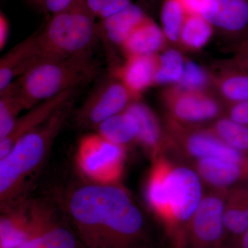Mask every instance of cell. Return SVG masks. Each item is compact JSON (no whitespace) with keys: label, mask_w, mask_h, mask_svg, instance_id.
Segmentation results:
<instances>
[{"label":"cell","mask_w":248,"mask_h":248,"mask_svg":"<svg viewBox=\"0 0 248 248\" xmlns=\"http://www.w3.org/2000/svg\"><path fill=\"white\" fill-rule=\"evenodd\" d=\"M228 189L211 188L189 221L186 248H220L226 237L225 203Z\"/></svg>","instance_id":"ba28073f"},{"label":"cell","mask_w":248,"mask_h":248,"mask_svg":"<svg viewBox=\"0 0 248 248\" xmlns=\"http://www.w3.org/2000/svg\"><path fill=\"white\" fill-rule=\"evenodd\" d=\"M125 147L99 134L84 137L79 143L78 161L85 174L99 184H115L123 172Z\"/></svg>","instance_id":"9c48e42d"},{"label":"cell","mask_w":248,"mask_h":248,"mask_svg":"<svg viewBox=\"0 0 248 248\" xmlns=\"http://www.w3.org/2000/svg\"><path fill=\"white\" fill-rule=\"evenodd\" d=\"M17 209L3 214L0 221V247L17 248L50 223L40 209Z\"/></svg>","instance_id":"7c38bea8"},{"label":"cell","mask_w":248,"mask_h":248,"mask_svg":"<svg viewBox=\"0 0 248 248\" xmlns=\"http://www.w3.org/2000/svg\"><path fill=\"white\" fill-rule=\"evenodd\" d=\"M45 9L53 15L60 14L71 7L77 0H42Z\"/></svg>","instance_id":"1f68e13d"},{"label":"cell","mask_w":248,"mask_h":248,"mask_svg":"<svg viewBox=\"0 0 248 248\" xmlns=\"http://www.w3.org/2000/svg\"><path fill=\"white\" fill-rule=\"evenodd\" d=\"M186 15H201L205 0H178Z\"/></svg>","instance_id":"d6a6232c"},{"label":"cell","mask_w":248,"mask_h":248,"mask_svg":"<svg viewBox=\"0 0 248 248\" xmlns=\"http://www.w3.org/2000/svg\"><path fill=\"white\" fill-rule=\"evenodd\" d=\"M77 91L72 90L60 93L55 97L37 104L29 109L25 115L19 117L11 134L0 139V159L9 154L18 140L40 126L62 106L74 99Z\"/></svg>","instance_id":"5bb4252c"},{"label":"cell","mask_w":248,"mask_h":248,"mask_svg":"<svg viewBox=\"0 0 248 248\" xmlns=\"http://www.w3.org/2000/svg\"><path fill=\"white\" fill-rule=\"evenodd\" d=\"M139 98L110 75L89 94L76 115V122L85 128L97 127L112 116L123 112Z\"/></svg>","instance_id":"30bf717a"},{"label":"cell","mask_w":248,"mask_h":248,"mask_svg":"<svg viewBox=\"0 0 248 248\" xmlns=\"http://www.w3.org/2000/svg\"><path fill=\"white\" fill-rule=\"evenodd\" d=\"M205 126L230 146L248 153V125L223 116Z\"/></svg>","instance_id":"4316f807"},{"label":"cell","mask_w":248,"mask_h":248,"mask_svg":"<svg viewBox=\"0 0 248 248\" xmlns=\"http://www.w3.org/2000/svg\"><path fill=\"white\" fill-rule=\"evenodd\" d=\"M36 33L15 46L0 60V91L33 67Z\"/></svg>","instance_id":"ac0fdd59"},{"label":"cell","mask_w":248,"mask_h":248,"mask_svg":"<svg viewBox=\"0 0 248 248\" xmlns=\"http://www.w3.org/2000/svg\"><path fill=\"white\" fill-rule=\"evenodd\" d=\"M17 248H80V244L69 228L50 223Z\"/></svg>","instance_id":"603a6c76"},{"label":"cell","mask_w":248,"mask_h":248,"mask_svg":"<svg viewBox=\"0 0 248 248\" xmlns=\"http://www.w3.org/2000/svg\"><path fill=\"white\" fill-rule=\"evenodd\" d=\"M130 0H105L104 7L98 17L101 19L110 17L131 4Z\"/></svg>","instance_id":"4dcf8cb0"},{"label":"cell","mask_w":248,"mask_h":248,"mask_svg":"<svg viewBox=\"0 0 248 248\" xmlns=\"http://www.w3.org/2000/svg\"><path fill=\"white\" fill-rule=\"evenodd\" d=\"M135 116L139 124L138 141L153 161L165 154L171 147L162 122L151 108L140 100L134 102L125 110Z\"/></svg>","instance_id":"9a60e30c"},{"label":"cell","mask_w":248,"mask_h":248,"mask_svg":"<svg viewBox=\"0 0 248 248\" xmlns=\"http://www.w3.org/2000/svg\"><path fill=\"white\" fill-rule=\"evenodd\" d=\"M96 128L103 138L124 147L138 141L140 130L136 117L126 110L104 121Z\"/></svg>","instance_id":"44dd1931"},{"label":"cell","mask_w":248,"mask_h":248,"mask_svg":"<svg viewBox=\"0 0 248 248\" xmlns=\"http://www.w3.org/2000/svg\"><path fill=\"white\" fill-rule=\"evenodd\" d=\"M176 85L189 91L213 93L210 72L190 60H186L182 79Z\"/></svg>","instance_id":"f1b7e54d"},{"label":"cell","mask_w":248,"mask_h":248,"mask_svg":"<svg viewBox=\"0 0 248 248\" xmlns=\"http://www.w3.org/2000/svg\"><path fill=\"white\" fill-rule=\"evenodd\" d=\"M74 99L30 133L18 140L0 159V200L8 206L22 189L26 179L42 165L72 112Z\"/></svg>","instance_id":"3957f363"},{"label":"cell","mask_w":248,"mask_h":248,"mask_svg":"<svg viewBox=\"0 0 248 248\" xmlns=\"http://www.w3.org/2000/svg\"><path fill=\"white\" fill-rule=\"evenodd\" d=\"M162 123L173 151L191 161L213 158L248 164V153L230 146L205 125L181 123L166 115Z\"/></svg>","instance_id":"8992f818"},{"label":"cell","mask_w":248,"mask_h":248,"mask_svg":"<svg viewBox=\"0 0 248 248\" xmlns=\"http://www.w3.org/2000/svg\"><path fill=\"white\" fill-rule=\"evenodd\" d=\"M160 99L165 115L181 123L206 125L226 116V104L213 93L189 91L172 85L161 91Z\"/></svg>","instance_id":"52a82bcc"},{"label":"cell","mask_w":248,"mask_h":248,"mask_svg":"<svg viewBox=\"0 0 248 248\" xmlns=\"http://www.w3.org/2000/svg\"><path fill=\"white\" fill-rule=\"evenodd\" d=\"M168 43L161 28L148 17L129 35L121 48L125 57L155 55L166 49Z\"/></svg>","instance_id":"d6986e66"},{"label":"cell","mask_w":248,"mask_h":248,"mask_svg":"<svg viewBox=\"0 0 248 248\" xmlns=\"http://www.w3.org/2000/svg\"><path fill=\"white\" fill-rule=\"evenodd\" d=\"M166 154L153 161L146 200L173 248H186L187 226L205 193L204 183L192 166L170 159Z\"/></svg>","instance_id":"7a4b0ae2"},{"label":"cell","mask_w":248,"mask_h":248,"mask_svg":"<svg viewBox=\"0 0 248 248\" xmlns=\"http://www.w3.org/2000/svg\"><path fill=\"white\" fill-rule=\"evenodd\" d=\"M67 210L84 247L146 248L144 215L115 184L79 186L68 197Z\"/></svg>","instance_id":"6da1fadb"},{"label":"cell","mask_w":248,"mask_h":248,"mask_svg":"<svg viewBox=\"0 0 248 248\" xmlns=\"http://www.w3.org/2000/svg\"><path fill=\"white\" fill-rule=\"evenodd\" d=\"M237 248H248V230L236 239Z\"/></svg>","instance_id":"8d00e7d4"},{"label":"cell","mask_w":248,"mask_h":248,"mask_svg":"<svg viewBox=\"0 0 248 248\" xmlns=\"http://www.w3.org/2000/svg\"><path fill=\"white\" fill-rule=\"evenodd\" d=\"M234 58L248 68V37L240 44Z\"/></svg>","instance_id":"e575fe53"},{"label":"cell","mask_w":248,"mask_h":248,"mask_svg":"<svg viewBox=\"0 0 248 248\" xmlns=\"http://www.w3.org/2000/svg\"><path fill=\"white\" fill-rule=\"evenodd\" d=\"M148 16L140 6L131 4L110 17L102 19L99 33L102 34L109 44L122 48L133 31Z\"/></svg>","instance_id":"ffe728a7"},{"label":"cell","mask_w":248,"mask_h":248,"mask_svg":"<svg viewBox=\"0 0 248 248\" xmlns=\"http://www.w3.org/2000/svg\"><path fill=\"white\" fill-rule=\"evenodd\" d=\"M245 203L248 216V182L244 184Z\"/></svg>","instance_id":"74e56055"},{"label":"cell","mask_w":248,"mask_h":248,"mask_svg":"<svg viewBox=\"0 0 248 248\" xmlns=\"http://www.w3.org/2000/svg\"><path fill=\"white\" fill-rule=\"evenodd\" d=\"M99 70L100 63L91 49L59 61L41 63L14 81L29 110L60 93L89 84Z\"/></svg>","instance_id":"277c9868"},{"label":"cell","mask_w":248,"mask_h":248,"mask_svg":"<svg viewBox=\"0 0 248 248\" xmlns=\"http://www.w3.org/2000/svg\"><path fill=\"white\" fill-rule=\"evenodd\" d=\"M9 35V24L4 15L0 16V49L4 48L7 43Z\"/></svg>","instance_id":"836d02e7"},{"label":"cell","mask_w":248,"mask_h":248,"mask_svg":"<svg viewBox=\"0 0 248 248\" xmlns=\"http://www.w3.org/2000/svg\"><path fill=\"white\" fill-rule=\"evenodd\" d=\"M83 248H88L84 247H84H83Z\"/></svg>","instance_id":"f35d334b"},{"label":"cell","mask_w":248,"mask_h":248,"mask_svg":"<svg viewBox=\"0 0 248 248\" xmlns=\"http://www.w3.org/2000/svg\"><path fill=\"white\" fill-rule=\"evenodd\" d=\"M226 116L235 122L248 125V101L226 106Z\"/></svg>","instance_id":"f546056e"},{"label":"cell","mask_w":248,"mask_h":248,"mask_svg":"<svg viewBox=\"0 0 248 248\" xmlns=\"http://www.w3.org/2000/svg\"><path fill=\"white\" fill-rule=\"evenodd\" d=\"M88 9L95 17H98L104 7L105 0H84Z\"/></svg>","instance_id":"d590c367"},{"label":"cell","mask_w":248,"mask_h":248,"mask_svg":"<svg viewBox=\"0 0 248 248\" xmlns=\"http://www.w3.org/2000/svg\"><path fill=\"white\" fill-rule=\"evenodd\" d=\"M186 60L179 50L166 48L159 54V63L155 74L154 86L178 84L185 70Z\"/></svg>","instance_id":"484cf974"},{"label":"cell","mask_w":248,"mask_h":248,"mask_svg":"<svg viewBox=\"0 0 248 248\" xmlns=\"http://www.w3.org/2000/svg\"><path fill=\"white\" fill-rule=\"evenodd\" d=\"M192 166L211 188L230 189L248 182V164L207 158L192 161Z\"/></svg>","instance_id":"e0dca14e"},{"label":"cell","mask_w":248,"mask_h":248,"mask_svg":"<svg viewBox=\"0 0 248 248\" xmlns=\"http://www.w3.org/2000/svg\"><path fill=\"white\" fill-rule=\"evenodd\" d=\"M214 27L201 15H187L184 20L179 46L190 50L203 48L213 35Z\"/></svg>","instance_id":"d4e9b609"},{"label":"cell","mask_w":248,"mask_h":248,"mask_svg":"<svg viewBox=\"0 0 248 248\" xmlns=\"http://www.w3.org/2000/svg\"><path fill=\"white\" fill-rule=\"evenodd\" d=\"M201 16L241 42L248 37V0H205Z\"/></svg>","instance_id":"8fae6325"},{"label":"cell","mask_w":248,"mask_h":248,"mask_svg":"<svg viewBox=\"0 0 248 248\" xmlns=\"http://www.w3.org/2000/svg\"><path fill=\"white\" fill-rule=\"evenodd\" d=\"M213 92L226 106L248 101V68L234 58L218 63L209 71Z\"/></svg>","instance_id":"4fadbf2b"},{"label":"cell","mask_w":248,"mask_h":248,"mask_svg":"<svg viewBox=\"0 0 248 248\" xmlns=\"http://www.w3.org/2000/svg\"><path fill=\"white\" fill-rule=\"evenodd\" d=\"M24 110H27V105L14 81L0 91V139L11 134Z\"/></svg>","instance_id":"cb8c5ba5"},{"label":"cell","mask_w":248,"mask_h":248,"mask_svg":"<svg viewBox=\"0 0 248 248\" xmlns=\"http://www.w3.org/2000/svg\"><path fill=\"white\" fill-rule=\"evenodd\" d=\"M186 16L178 0H164L161 10V28L169 43L179 45L181 31Z\"/></svg>","instance_id":"83f0119b"},{"label":"cell","mask_w":248,"mask_h":248,"mask_svg":"<svg viewBox=\"0 0 248 248\" xmlns=\"http://www.w3.org/2000/svg\"><path fill=\"white\" fill-rule=\"evenodd\" d=\"M95 17L84 0H77L70 9L53 15L45 29L36 33L33 67L93 49L99 35Z\"/></svg>","instance_id":"5b68a950"},{"label":"cell","mask_w":248,"mask_h":248,"mask_svg":"<svg viewBox=\"0 0 248 248\" xmlns=\"http://www.w3.org/2000/svg\"><path fill=\"white\" fill-rule=\"evenodd\" d=\"M159 54L125 57L123 64L115 67L111 75L120 80L140 99L142 93L154 86Z\"/></svg>","instance_id":"2e32d148"},{"label":"cell","mask_w":248,"mask_h":248,"mask_svg":"<svg viewBox=\"0 0 248 248\" xmlns=\"http://www.w3.org/2000/svg\"><path fill=\"white\" fill-rule=\"evenodd\" d=\"M244 184L228 189L224 208L226 234L236 239L248 230V216L244 199Z\"/></svg>","instance_id":"7402d4cb"}]
</instances>
